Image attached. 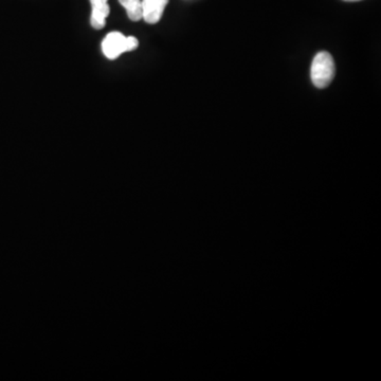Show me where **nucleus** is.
<instances>
[{"mask_svg":"<svg viewBox=\"0 0 381 381\" xmlns=\"http://www.w3.org/2000/svg\"><path fill=\"white\" fill-rule=\"evenodd\" d=\"M336 67L333 56L327 51L318 53L311 64V81L320 90L327 88L335 76Z\"/></svg>","mask_w":381,"mask_h":381,"instance_id":"obj_1","label":"nucleus"},{"mask_svg":"<svg viewBox=\"0 0 381 381\" xmlns=\"http://www.w3.org/2000/svg\"><path fill=\"white\" fill-rule=\"evenodd\" d=\"M102 50L108 60H116L126 52V37L120 32L108 33L102 41Z\"/></svg>","mask_w":381,"mask_h":381,"instance_id":"obj_2","label":"nucleus"},{"mask_svg":"<svg viewBox=\"0 0 381 381\" xmlns=\"http://www.w3.org/2000/svg\"><path fill=\"white\" fill-rule=\"evenodd\" d=\"M167 3H169V0H143L142 1V10H143L142 19H144L145 23H150V25L159 23Z\"/></svg>","mask_w":381,"mask_h":381,"instance_id":"obj_3","label":"nucleus"},{"mask_svg":"<svg viewBox=\"0 0 381 381\" xmlns=\"http://www.w3.org/2000/svg\"><path fill=\"white\" fill-rule=\"evenodd\" d=\"M92 3V17L90 23L96 30L103 29L106 25V19L110 13L108 0H90Z\"/></svg>","mask_w":381,"mask_h":381,"instance_id":"obj_4","label":"nucleus"},{"mask_svg":"<svg viewBox=\"0 0 381 381\" xmlns=\"http://www.w3.org/2000/svg\"><path fill=\"white\" fill-rule=\"evenodd\" d=\"M120 5L125 8L128 19L132 21H139L142 19L143 10H142L141 0H119Z\"/></svg>","mask_w":381,"mask_h":381,"instance_id":"obj_5","label":"nucleus"},{"mask_svg":"<svg viewBox=\"0 0 381 381\" xmlns=\"http://www.w3.org/2000/svg\"><path fill=\"white\" fill-rule=\"evenodd\" d=\"M139 47V41L136 37H126V52H130V51H135L136 49Z\"/></svg>","mask_w":381,"mask_h":381,"instance_id":"obj_6","label":"nucleus"},{"mask_svg":"<svg viewBox=\"0 0 381 381\" xmlns=\"http://www.w3.org/2000/svg\"><path fill=\"white\" fill-rule=\"evenodd\" d=\"M343 1H349V3H354V1H360V0H343Z\"/></svg>","mask_w":381,"mask_h":381,"instance_id":"obj_7","label":"nucleus"}]
</instances>
